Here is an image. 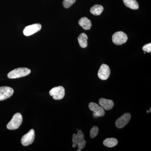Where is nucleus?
Segmentation results:
<instances>
[{
	"mask_svg": "<svg viewBox=\"0 0 151 151\" xmlns=\"http://www.w3.org/2000/svg\"><path fill=\"white\" fill-rule=\"evenodd\" d=\"M31 73V70L27 68H16L9 72L7 76L11 79L21 78L28 75Z\"/></svg>",
	"mask_w": 151,
	"mask_h": 151,
	"instance_id": "1",
	"label": "nucleus"
},
{
	"mask_svg": "<svg viewBox=\"0 0 151 151\" xmlns=\"http://www.w3.org/2000/svg\"><path fill=\"white\" fill-rule=\"evenodd\" d=\"M22 116L21 114L17 113L15 114L11 119L10 122L7 125L8 129L14 130L17 129L22 123Z\"/></svg>",
	"mask_w": 151,
	"mask_h": 151,
	"instance_id": "2",
	"label": "nucleus"
},
{
	"mask_svg": "<svg viewBox=\"0 0 151 151\" xmlns=\"http://www.w3.org/2000/svg\"><path fill=\"white\" fill-rule=\"evenodd\" d=\"M49 94L54 100H61L65 96V89L62 86H57L52 88L50 91Z\"/></svg>",
	"mask_w": 151,
	"mask_h": 151,
	"instance_id": "3",
	"label": "nucleus"
},
{
	"mask_svg": "<svg viewBox=\"0 0 151 151\" xmlns=\"http://www.w3.org/2000/svg\"><path fill=\"white\" fill-rule=\"evenodd\" d=\"M128 40V37L125 33L122 31L116 32L112 36V41L116 45H122L126 43Z\"/></svg>",
	"mask_w": 151,
	"mask_h": 151,
	"instance_id": "4",
	"label": "nucleus"
},
{
	"mask_svg": "<svg viewBox=\"0 0 151 151\" xmlns=\"http://www.w3.org/2000/svg\"><path fill=\"white\" fill-rule=\"evenodd\" d=\"M35 139L34 130L31 129L27 134L23 136L21 139V143L23 145L28 146L32 144Z\"/></svg>",
	"mask_w": 151,
	"mask_h": 151,
	"instance_id": "5",
	"label": "nucleus"
},
{
	"mask_svg": "<svg viewBox=\"0 0 151 151\" xmlns=\"http://www.w3.org/2000/svg\"><path fill=\"white\" fill-rule=\"evenodd\" d=\"M131 118L129 113H126L116 120L115 124L117 128L122 129L129 123Z\"/></svg>",
	"mask_w": 151,
	"mask_h": 151,
	"instance_id": "6",
	"label": "nucleus"
},
{
	"mask_svg": "<svg viewBox=\"0 0 151 151\" xmlns=\"http://www.w3.org/2000/svg\"><path fill=\"white\" fill-rule=\"evenodd\" d=\"M111 73L110 68L108 65L103 64L98 70V76L101 80H106L109 78Z\"/></svg>",
	"mask_w": 151,
	"mask_h": 151,
	"instance_id": "7",
	"label": "nucleus"
},
{
	"mask_svg": "<svg viewBox=\"0 0 151 151\" xmlns=\"http://www.w3.org/2000/svg\"><path fill=\"white\" fill-rule=\"evenodd\" d=\"M41 28L42 26L40 24H35L28 26L24 30V34L26 36H29L39 31L41 29Z\"/></svg>",
	"mask_w": 151,
	"mask_h": 151,
	"instance_id": "8",
	"label": "nucleus"
},
{
	"mask_svg": "<svg viewBox=\"0 0 151 151\" xmlns=\"http://www.w3.org/2000/svg\"><path fill=\"white\" fill-rule=\"evenodd\" d=\"M14 90L7 86L0 87V101L5 100L10 97L14 94Z\"/></svg>",
	"mask_w": 151,
	"mask_h": 151,
	"instance_id": "9",
	"label": "nucleus"
},
{
	"mask_svg": "<svg viewBox=\"0 0 151 151\" xmlns=\"http://www.w3.org/2000/svg\"><path fill=\"white\" fill-rule=\"evenodd\" d=\"M89 108L98 117H103L105 115V111L104 109L97 103L91 102L89 104Z\"/></svg>",
	"mask_w": 151,
	"mask_h": 151,
	"instance_id": "10",
	"label": "nucleus"
},
{
	"mask_svg": "<svg viewBox=\"0 0 151 151\" xmlns=\"http://www.w3.org/2000/svg\"><path fill=\"white\" fill-rule=\"evenodd\" d=\"M99 105L106 111L111 110L113 108L114 105L113 100H107L103 98L99 99Z\"/></svg>",
	"mask_w": 151,
	"mask_h": 151,
	"instance_id": "11",
	"label": "nucleus"
},
{
	"mask_svg": "<svg viewBox=\"0 0 151 151\" xmlns=\"http://www.w3.org/2000/svg\"><path fill=\"white\" fill-rule=\"evenodd\" d=\"M78 24L85 30L90 29L92 27L91 20L86 17L81 18L78 21Z\"/></svg>",
	"mask_w": 151,
	"mask_h": 151,
	"instance_id": "12",
	"label": "nucleus"
},
{
	"mask_svg": "<svg viewBox=\"0 0 151 151\" xmlns=\"http://www.w3.org/2000/svg\"><path fill=\"white\" fill-rule=\"evenodd\" d=\"M88 37L86 34L82 33L79 35L78 38V43L82 48H86L88 45L87 40Z\"/></svg>",
	"mask_w": 151,
	"mask_h": 151,
	"instance_id": "13",
	"label": "nucleus"
},
{
	"mask_svg": "<svg viewBox=\"0 0 151 151\" xmlns=\"http://www.w3.org/2000/svg\"><path fill=\"white\" fill-rule=\"evenodd\" d=\"M125 5L129 8L133 10L139 8V4L136 0H123Z\"/></svg>",
	"mask_w": 151,
	"mask_h": 151,
	"instance_id": "14",
	"label": "nucleus"
},
{
	"mask_svg": "<svg viewBox=\"0 0 151 151\" xmlns=\"http://www.w3.org/2000/svg\"><path fill=\"white\" fill-rule=\"evenodd\" d=\"M103 145L108 147L112 148L118 145V141L114 138H107L103 141Z\"/></svg>",
	"mask_w": 151,
	"mask_h": 151,
	"instance_id": "15",
	"label": "nucleus"
},
{
	"mask_svg": "<svg viewBox=\"0 0 151 151\" xmlns=\"http://www.w3.org/2000/svg\"><path fill=\"white\" fill-rule=\"evenodd\" d=\"M103 7L100 5H95L92 6L90 9V12L93 15L95 16H99L103 12Z\"/></svg>",
	"mask_w": 151,
	"mask_h": 151,
	"instance_id": "16",
	"label": "nucleus"
},
{
	"mask_svg": "<svg viewBox=\"0 0 151 151\" xmlns=\"http://www.w3.org/2000/svg\"><path fill=\"white\" fill-rule=\"evenodd\" d=\"M99 129L98 127L94 126L92 128L90 132V137L92 139L95 138L98 134Z\"/></svg>",
	"mask_w": 151,
	"mask_h": 151,
	"instance_id": "17",
	"label": "nucleus"
},
{
	"mask_svg": "<svg viewBox=\"0 0 151 151\" xmlns=\"http://www.w3.org/2000/svg\"><path fill=\"white\" fill-rule=\"evenodd\" d=\"M76 0H63V4L65 9L70 8L72 5L75 3Z\"/></svg>",
	"mask_w": 151,
	"mask_h": 151,
	"instance_id": "18",
	"label": "nucleus"
},
{
	"mask_svg": "<svg viewBox=\"0 0 151 151\" xmlns=\"http://www.w3.org/2000/svg\"><path fill=\"white\" fill-rule=\"evenodd\" d=\"M142 50L146 52H151V43H149L145 45H144L142 47Z\"/></svg>",
	"mask_w": 151,
	"mask_h": 151,
	"instance_id": "19",
	"label": "nucleus"
},
{
	"mask_svg": "<svg viewBox=\"0 0 151 151\" xmlns=\"http://www.w3.org/2000/svg\"><path fill=\"white\" fill-rule=\"evenodd\" d=\"M86 142L85 140L83 139L82 140L80 141L77 144V146L78 147V149L82 150L85 147V145H86Z\"/></svg>",
	"mask_w": 151,
	"mask_h": 151,
	"instance_id": "20",
	"label": "nucleus"
},
{
	"mask_svg": "<svg viewBox=\"0 0 151 151\" xmlns=\"http://www.w3.org/2000/svg\"><path fill=\"white\" fill-rule=\"evenodd\" d=\"M76 135H77V138H78L79 142L84 139V135L81 130H78Z\"/></svg>",
	"mask_w": 151,
	"mask_h": 151,
	"instance_id": "21",
	"label": "nucleus"
},
{
	"mask_svg": "<svg viewBox=\"0 0 151 151\" xmlns=\"http://www.w3.org/2000/svg\"><path fill=\"white\" fill-rule=\"evenodd\" d=\"M79 142V141L78 140V138H77V135L75 134H73V137H72V142L73 145L77 146V144Z\"/></svg>",
	"mask_w": 151,
	"mask_h": 151,
	"instance_id": "22",
	"label": "nucleus"
},
{
	"mask_svg": "<svg viewBox=\"0 0 151 151\" xmlns=\"http://www.w3.org/2000/svg\"><path fill=\"white\" fill-rule=\"evenodd\" d=\"M81 150L80 149H78V150H77V151H81Z\"/></svg>",
	"mask_w": 151,
	"mask_h": 151,
	"instance_id": "23",
	"label": "nucleus"
},
{
	"mask_svg": "<svg viewBox=\"0 0 151 151\" xmlns=\"http://www.w3.org/2000/svg\"><path fill=\"white\" fill-rule=\"evenodd\" d=\"M150 111V113H151V107H150V111Z\"/></svg>",
	"mask_w": 151,
	"mask_h": 151,
	"instance_id": "24",
	"label": "nucleus"
},
{
	"mask_svg": "<svg viewBox=\"0 0 151 151\" xmlns=\"http://www.w3.org/2000/svg\"><path fill=\"white\" fill-rule=\"evenodd\" d=\"M147 113H150V111H147Z\"/></svg>",
	"mask_w": 151,
	"mask_h": 151,
	"instance_id": "25",
	"label": "nucleus"
},
{
	"mask_svg": "<svg viewBox=\"0 0 151 151\" xmlns=\"http://www.w3.org/2000/svg\"><path fill=\"white\" fill-rule=\"evenodd\" d=\"M146 53V52H145V51L144 52V53Z\"/></svg>",
	"mask_w": 151,
	"mask_h": 151,
	"instance_id": "26",
	"label": "nucleus"
}]
</instances>
